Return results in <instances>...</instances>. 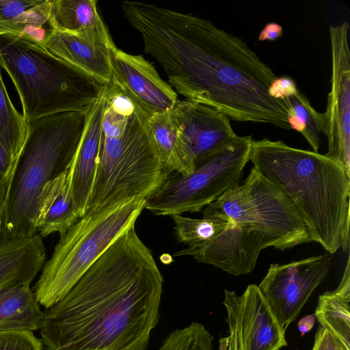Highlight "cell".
I'll list each match as a JSON object with an SVG mask.
<instances>
[{
    "label": "cell",
    "mask_w": 350,
    "mask_h": 350,
    "mask_svg": "<svg viewBox=\"0 0 350 350\" xmlns=\"http://www.w3.org/2000/svg\"><path fill=\"white\" fill-rule=\"evenodd\" d=\"M121 8L176 93L234 120L291 129L284 101L268 92L276 75L241 38L191 14L141 1Z\"/></svg>",
    "instance_id": "obj_1"
},
{
    "label": "cell",
    "mask_w": 350,
    "mask_h": 350,
    "mask_svg": "<svg viewBox=\"0 0 350 350\" xmlns=\"http://www.w3.org/2000/svg\"><path fill=\"white\" fill-rule=\"evenodd\" d=\"M163 278L135 224L44 312L46 350H146L159 321Z\"/></svg>",
    "instance_id": "obj_2"
},
{
    "label": "cell",
    "mask_w": 350,
    "mask_h": 350,
    "mask_svg": "<svg viewBox=\"0 0 350 350\" xmlns=\"http://www.w3.org/2000/svg\"><path fill=\"white\" fill-rule=\"evenodd\" d=\"M212 217L227 221V227L209 241L175 256H191L238 276L254 270L263 249L284 250L312 242L293 203L254 167L242 185L206 206L203 217Z\"/></svg>",
    "instance_id": "obj_3"
},
{
    "label": "cell",
    "mask_w": 350,
    "mask_h": 350,
    "mask_svg": "<svg viewBox=\"0 0 350 350\" xmlns=\"http://www.w3.org/2000/svg\"><path fill=\"white\" fill-rule=\"evenodd\" d=\"M250 161L293 203L312 241L332 254L349 250L350 174L341 164L267 138L253 141Z\"/></svg>",
    "instance_id": "obj_4"
},
{
    "label": "cell",
    "mask_w": 350,
    "mask_h": 350,
    "mask_svg": "<svg viewBox=\"0 0 350 350\" xmlns=\"http://www.w3.org/2000/svg\"><path fill=\"white\" fill-rule=\"evenodd\" d=\"M148 117L115 84L107 85L98 164L86 212L146 199L171 174L160 159Z\"/></svg>",
    "instance_id": "obj_5"
},
{
    "label": "cell",
    "mask_w": 350,
    "mask_h": 350,
    "mask_svg": "<svg viewBox=\"0 0 350 350\" xmlns=\"http://www.w3.org/2000/svg\"><path fill=\"white\" fill-rule=\"evenodd\" d=\"M88 111L63 112L28 123L27 135L0 210V241L36 234L40 193L47 183L69 169Z\"/></svg>",
    "instance_id": "obj_6"
},
{
    "label": "cell",
    "mask_w": 350,
    "mask_h": 350,
    "mask_svg": "<svg viewBox=\"0 0 350 350\" xmlns=\"http://www.w3.org/2000/svg\"><path fill=\"white\" fill-rule=\"evenodd\" d=\"M0 68L18 92L27 123L59 113L88 111L107 85L24 34L0 35Z\"/></svg>",
    "instance_id": "obj_7"
},
{
    "label": "cell",
    "mask_w": 350,
    "mask_h": 350,
    "mask_svg": "<svg viewBox=\"0 0 350 350\" xmlns=\"http://www.w3.org/2000/svg\"><path fill=\"white\" fill-rule=\"evenodd\" d=\"M145 199L133 198L90 210L60 234L33 293L46 309L60 301L111 243L135 224Z\"/></svg>",
    "instance_id": "obj_8"
},
{
    "label": "cell",
    "mask_w": 350,
    "mask_h": 350,
    "mask_svg": "<svg viewBox=\"0 0 350 350\" xmlns=\"http://www.w3.org/2000/svg\"><path fill=\"white\" fill-rule=\"evenodd\" d=\"M251 135L238 136L198 159L188 174L172 172L161 186L145 199L144 208L155 215L195 213L239 185L250 161Z\"/></svg>",
    "instance_id": "obj_9"
},
{
    "label": "cell",
    "mask_w": 350,
    "mask_h": 350,
    "mask_svg": "<svg viewBox=\"0 0 350 350\" xmlns=\"http://www.w3.org/2000/svg\"><path fill=\"white\" fill-rule=\"evenodd\" d=\"M332 262L329 254H321L270 265L258 286L284 329L295 320L312 293L326 278Z\"/></svg>",
    "instance_id": "obj_10"
},
{
    "label": "cell",
    "mask_w": 350,
    "mask_h": 350,
    "mask_svg": "<svg viewBox=\"0 0 350 350\" xmlns=\"http://www.w3.org/2000/svg\"><path fill=\"white\" fill-rule=\"evenodd\" d=\"M347 21L329 28L331 89L323 114L328 142L326 157L350 174V51Z\"/></svg>",
    "instance_id": "obj_11"
},
{
    "label": "cell",
    "mask_w": 350,
    "mask_h": 350,
    "mask_svg": "<svg viewBox=\"0 0 350 350\" xmlns=\"http://www.w3.org/2000/svg\"><path fill=\"white\" fill-rule=\"evenodd\" d=\"M110 63L111 82L148 116L168 111L178 101L177 93L142 55L127 53L115 45Z\"/></svg>",
    "instance_id": "obj_12"
},
{
    "label": "cell",
    "mask_w": 350,
    "mask_h": 350,
    "mask_svg": "<svg viewBox=\"0 0 350 350\" xmlns=\"http://www.w3.org/2000/svg\"><path fill=\"white\" fill-rule=\"evenodd\" d=\"M42 44L88 75L105 84L111 83L110 52L115 44L107 27L76 32L51 29Z\"/></svg>",
    "instance_id": "obj_13"
},
{
    "label": "cell",
    "mask_w": 350,
    "mask_h": 350,
    "mask_svg": "<svg viewBox=\"0 0 350 350\" xmlns=\"http://www.w3.org/2000/svg\"><path fill=\"white\" fill-rule=\"evenodd\" d=\"M170 111L195 163L237 136L230 118L208 106L178 100Z\"/></svg>",
    "instance_id": "obj_14"
},
{
    "label": "cell",
    "mask_w": 350,
    "mask_h": 350,
    "mask_svg": "<svg viewBox=\"0 0 350 350\" xmlns=\"http://www.w3.org/2000/svg\"><path fill=\"white\" fill-rule=\"evenodd\" d=\"M107 85L88 109L83 133L70 166L72 197L79 218L86 213L98 164Z\"/></svg>",
    "instance_id": "obj_15"
},
{
    "label": "cell",
    "mask_w": 350,
    "mask_h": 350,
    "mask_svg": "<svg viewBox=\"0 0 350 350\" xmlns=\"http://www.w3.org/2000/svg\"><path fill=\"white\" fill-rule=\"evenodd\" d=\"M46 261V249L39 234L0 241V291L30 285Z\"/></svg>",
    "instance_id": "obj_16"
},
{
    "label": "cell",
    "mask_w": 350,
    "mask_h": 350,
    "mask_svg": "<svg viewBox=\"0 0 350 350\" xmlns=\"http://www.w3.org/2000/svg\"><path fill=\"white\" fill-rule=\"evenodd\" d=\"M239 301L246 325L247 350H280L287 345L286 330L257 285H248Z\"/></svg>",
    "instance_id": "obj_17"
},
{
    "label": "cell",
    "mask_w": 350,
    "mask_h": 350,
    "mask_svg": "<svg viewBox=\"0 0 350 350\" xmlns=\"http://www.w3.org/2000/svg\"><path fill=\"white\" fill-rule=\"evenodd\" d=\"M79 219L73 202L68 170L47 183L38 199L36 231L41 237L60 234Z\"/></svg>",
    "instance_id": "obj_18"
},
{
    "label": "cell",
    "mask_w": 350,
    "mask_h": 350,
    "mask_svg": "<svg viewBox=\"0 0 350 350\" xmlns=\"http://www.w3.org/2000/svg\"><path fill=\"white\" fill-rule=\"evenodd\" d=\"M30 285L0 291V332H33L40 329L44 312L41 310Z\"/></svg>",
    "instance_id": "obj_19"
},
{
    "label": "cell",
    "mask_w": 350,
    "mask_h": 350,
    "mask_svg": "<svg viewBox=\"0 0 350 350\" xmlns=\"http://www.w3.org/2000/svg\"><path fill=\"white\" fill-rule=\"evenodd\" d=\"M148 125L165 167L171 173L185 175L192 172L195 161L184 145L170 110L151 115Z\"/></svg>",
    "instance_id": "obj_20"
},
{
    "label": "cell",
    "mask_w": 350,
    "mask_h": 350,
    "mask_svg": "<svg viewBox=\"0 0 350 350\" xmlns=\"http://www.w3.org/2000/svg\"><path fill=\"white\" fill-rule=\"evenodd\" d=\"M348 256L339 286L321 295L314 317L321 327L330 332L350 350V263Z\"/></svg>",
    "instance_id": "obj_21"
},
{
    "label": "cell",
    "mask_w": 350,
    "mask_h": 350,
    "mask_svg": "<svg viewBox=\"0 0 350 350\" xmlns=\"http://www.w3.org/2000/svg\"><path fill=\"white\" fill-rule=\"evenodd\" d=\"M48 23L52 29L68 32L106 27L95 0H53Z\"/></svg>",
    "instance_id": "obj_22"
},
{
    "label": "cell",
    "mask_w": 350,
    "mask_h": 350,
    "mask_svg": "<svg viewBox=\"0 0 350 350\" xmlns=\"http://www.w3.org/2000/svg\"><path fill=\"white\" fill-rule=\"evenodd\" d=\"M282 100L287 109L291 129L300 133L313 152H318L321 143L319 135L321 133L325 134V131L323 114L318 112L299 90Z\"/></svg>",
    "instance_id": "obj_23"
},
{
    "label": "cell",
    "mask_w": 350,
    "mask_h": 350,
    "mask_svg": "<svg viewBox=\"0 0 350 350\" xmlns=\"http://www.w3.org/2000/svg\"><path fill=\"white\" fill-rule=\"evenodd\" d=\"M28 123L12 104L0 70V143L15 163L25 143Z\"/></svg>",
    "instance_id": "obj_24"
},
{
    "label": "cell",
    "mask_w": 350,
    "mask_h": 350,
    "mask_svg": "<svg viewBox=\"0 0 350 350\" xmlns=\"http://www.w3.org/2000/svg\"><path fill=\"white\" fill-rule=\"evenodd\" d=\"M179 242L188 247L200 245L220 234L228 226V221L219 217L193 219L181 215L171 216Z\"/></svg>",
    "instance_id": "obj_25"
},
{
    "label": "cell",
    "mask_w": 350,
    "mask_h": 350,
    "mask_svg": "<svg viewBox=\"0 0 350 350\" xmlns=\"http://www.w3.org/2000/svg\"><path fill=\"white\" fill-rule=\"evenodd\" d=\"M214 337L198 322L172 332L158 350H213Z\"/></svg>",
    "instance_id": "obj_26"
},
{
    "label": "cell",
    "mask_w": 350,
    "mask_h": 350,
    "mask_svg": "<svg viewBox=\"0 0 350 350\" xmlns=\"http://www.w3.org/2000/svg\"><path fill=\"white\" fill-rule=\"evenodd\" d=\"M43 347L32 332H0V350H43Z\"/></svg>",
    "instance_id": "obj_27"
},
{
    "label": "cell",
    "mask_w": 350,
    "mask_h": 350,
    "mask_svg": "<svg viewBox=\"0 0 350 350\" xmlns=\"http://www.w3.org/2000/svg\"><path fill=\"white\" fill-rule=\"evenodd\" d=\"M43 0H0V35L4 27L26 10L35 7Z\"/></svg>",
    "instance_id": "obj_28"
},
{
    "label": "cell",
    "mask_w": 350,
    "mask_h": 350,
    "mask_svg": "<svg viewBox=\"0 0 350 350\" xmlns=\"http://www.w3.org/2000/svg\"><path fill=\"white\" fill-rule=\"evenodd\" d=\"M299 90L295 81L288 76L276 78L272 81L269 88V95L278 100H282L295 94Z\"/></svg>",
    "instance_id": "obj_29"
},
{
    "label": "cell",
    "mask_w": 350,
    "mask_h": 350,
    "mask_svg": "<svg viewBox=\"0 0 350 350\" xmlns=\"http://www.w3.org/2000/svg\"><path fill=\"white\" fill-rule=\"evenodd\" d=\"M312 350H348L330 332L319 326Z\"/></svg>",
    "instance_id": "obj_30"
},
{
    "label": "cell",
    "mask_w": 350,
    "mask_h": 350,
    "mask_svg": "<svg viewBox=\"0 0 350 350\" xmlns=\"http://www.w3.org/2000/svg\"><path fill=\"white\" fill-rule=\"evenodd\" d=\"M15 161L0 143V183L7 187L12 176Z\"/></svg>",
    "instance_id": "obj_31"
},
{
    "label": "cell",
    "mask_w": 350,
    "mask_h": 350,
    "mask_svg": "<svg viewBox=\"0 0 350 350\" xmlns=\"http://www.w3.org/2000/svg\"><path fill=\"white\" fill-rule=\"evenodd\" d=\"M283 29L279 24L271 22L267 23L258 36L259 41H273L282 36Z\"/></svg>",
    "instance_id": "obj_32"
},
{
    "label": "cell",
    "mask_w": 350,
    "mask_h": 350,
    "mask_svg": "<svg viewBox=\"0 0 350 350\" xmlns=\"http://www.w3.org/2000/svg\"><path fill=\"white\" fill-rule=\"evenodd\" d=\"M315 321V317L311 314L306 315L299 321L297 327L301 336L308 332L314 327Z\"/></svg>",
    "instance_id": "obj_33"
},
{
    "label": "cell",
    "mask_w": 350,
    "mask_h": 350,
    "mask_svg": "<svg viewBox=\"0 0 350 350\" xmlns=\"http://www.w3.org/2000/svg\"><path fill=\"white\" fill-rule=\"evenodd\" d=\"M6 191V187L0 183V210L3 203Z\"/></svg>",
    "instance_id": "obj_34"
},
{
    "label": "cell",
    "mask_w": 350,
    "mask_h": 350,
    "mask_svg": "<svg viewBox=\"0 0 350 350\" xmlns=\"http://www.w3.org/2000/svg\"><path fill=\"white\" fill-rule=\"evenodd\" d=\"M1 228H2V221H1V214H0V239H1Z\"/></svg>",
    "instance_id": "obj_35"
}]
</instances>
